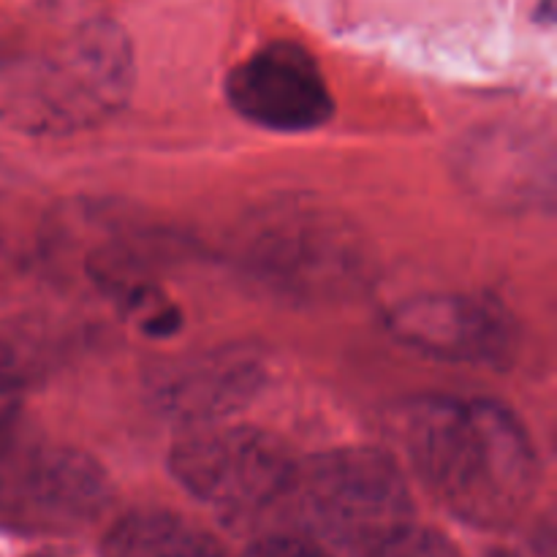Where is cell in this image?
<instances>
[{"instance_id": "cell-6", "label": "cell", "mask_w": 557, "mask_h": 557, "mask_svg": "<svg viewBox=\"0 0 557 557\" xmlns=\"http://www.w3.org/2000/svg\"><path fill=\"white\" fill-rule=\"evenodd\" d=\"M112 498L85 451L38 438L0 435V517L33 531H76Z\"/></svg>"}, {"instance_id": "cell-14", "label": "cell", "mask_w": 557, "mask_h": 557, "mask_svg": "<svg viewBox=\"0 0 557 557\" xmlns=\"http://www.w3.org/2000/svg\"><path fill=\"white\" fill-rule=\"evenodd\" d=\"M487 557H520V555H515V553H504V549H495V553H490Z\"/></svg>"}, {"instance_id": "cell-8", "label": "cell", "mask_w": 557, "mask_h": 557, "mask_svg": "<svg viewBox=\"0 0 557 557\" xmlns=\"http://www.w3.org/2000/svg\"><path fill=\"white\" fill-rule=\"evenodd\" d=\"M386 330L408 348L446 362L493 364L509 357L515 326L493 299L468 294H422L386 313Z\"/></svg>"}, {"instance_id": "cell-12", "label": "cell", "mask_w": 557, "mask_h": 557, "mask_svg": "<svg viewBox=\"0 0 557 557\" xmlns=\"http://www.w3.org/2000/svg\"><path fill=\"white\" fill-rule=\"evenodd\" d=\"M22 373L16 368V359L9 348L0 343V435H5L14 424L22 406Z\"/></svg>"}, {"instance_id": "cell-11", "label": "cell", "mask_w": 557, "mask_h": 557, "mask_svg": "<svg viewBox=\"0 0 557 557\" xmlns=\"http://www.w3.org/2000/svg\"><path fill=\"white\" fill-rule=\"evenodd\" d=\"M364 557H462L460 549L433 528L408 522L406 528L392 533L389 539L370 549Z\"/></svg>"}, {"instance_id": "cell-4", "label": "cell", "mask_w": 557, "mask_h": 557, "mask_svg": "<svg viewBox=\"0 0 557 557\" xmlns=\"http://www.w3.org/2000/svg\"><path fill=\"white\" fill-rule=\"evenodd\" d=\"M292 493L321 539L364 557L413 522L403 468L373 446H346L297 468Z\"/></svg>"}, {"instance_id": "cell-13", "label": "cell", "mask_w": 557, "mask_h": 557, "mask_svg": "<svg viewBox=\"0 0 557 557\" xmlns=\"http://www.w3.org/2000/svg\"><path fill=\"white\" fill-rule=\"evenodd\" d=\"M245 557H332L321 544L299 536H267L259 539Z\"/></svg>"}, {"instance_id": "cell-7", "label": "cell", "mask_w": 557, "mask_h": 557, "mask_svg": "<svg viewBox=\"0 0 557 557\" xmlns=\"http://www.w3.org/2000/svg\"><path fill=\"white\" fill-rule=\"evenodd\" d=\"M228 103L248 123L270 131H313L335 101L313 54L294 41H272L228 71Z\"/></svg>"}, {"instance_id": "cell-9", "label": "cell", "mask_w": 557, "mask_h": 557, "mask_svg": "<svg viewBox=\"0 0 557 557\" xmlns=\"http://www.w3.org/2000/svg\"><path fill=\"white\" fill-rule=\"evenodd\" d=\"M261 364L239 351H212L163 364L152 379V400L166 417L196 424L226 422L261 389Z\"/></svg>"}, {"instance_id": "cell-1", "label": "cell", "mask_w": 557, "mask_h": 557, "mask_svg": "<svg viewBox=\"0 0 557 557\" xmlns=\"http://www.w3.org/2000/svg\"><path fill=\"white\" fill-rule=\"evenodd\" d=\"M400 441L424 487L462 522L506 528L536 495V446L498 403L419 397L403 411Z\"/></svg>"}, {"instance_id": "cell-10", "label": "cell", "mask_w": 557, "mask_h": 557, "mask_svg": "<svg viewBox=\"0 0 557 557\" xmlns=\"http://www.w3.org/2000/svg\"><path fill=\"white\" fill-rule=\"evenodd\" d=\"M101 553L103 557H228L210 533L158 509L131 511L114 522Z\"/></svg>"}, {"instance_id": "cell-5", "label": "cell", "mask_w": 557, "mask_h": 557, "mask_svg": "<svg viewBox=\"0 0 557 557\" xmlns=\"http://www.w3.org/2000/svg\"><path fill=\"white\" fill-rule=\"evenodd\" d=\"M169 468L194 498L228 517H248L292 495L297 462L264 430L248 424H196L172 446Z\"/></svg>"}, {"instance_id": "cell-2", "label": "cell", "mask_w": 557, "mask_h": 557, "mask_svg": "<svg viewBox=\"0 0 557 557\" xmlns=\"http://www.w3.org/2000/svg\"><path fill=\"white\" fill-rule=\"evenodd\" d=\"M134 58L125 33L82 22L38 47L0 54V120L36 136L96 128L125 107Z\"/></svg>"}, {"instance_id": "cell-3", "label": "cell", "mask_w": 557, "mask_h": 557, "mask_svg": "<svg viewBox=\"0 0 557 557\" xmlns=\"http://www.w3.org/2000/svg\"><path fill=\"white\" fill-rule=\"evenodd\" d=\"M234 253L253 281L292 302H343L375 277V253L362 228L302 196L256 207L239 223Z\"/></svg>"}, {"instance_id": "cell-15", "label": "cell", "mask_w": 557, "mask_h": 557, "mask_svg": "<svg viewBox=\"0 0 557 557\" xmlns=\"http://www.w3.org/2000/svg\"><path fill=\"white\" fill-rule=\"evenodd\" d=\"M30 557H63V555H54V553H38V555H30Z\"/></svg>"}]
</instances>
